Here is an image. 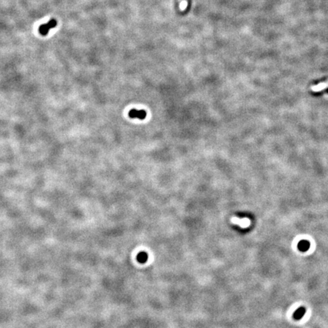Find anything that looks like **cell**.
I'll return each mask as SVG.
<instances>
[{"mask_svg": "<svg viewBox=\"0 0 328 328\" xmlns=\"http://www.w3.org/2000/svg\"><path fill=\"white\" fill-rule=\"evenodd\" d=\"M56 24H57V22H56V20L52 19L48 23H46V24H43V25H41L40 27L39 28L40 33L42 35L45 36L48 34V33H49V30H50L51 28H53L56 27Z\"/></svg>", "mask_w": 328, "mask_h": 328, "instance_id": "obj_1", "label": "cell"}, {"mask_svg": "<svg viewBox=\"0 0 328 328\" xmlns=\"http://www.w3.org/2000/svg\"><path fill=\"white\" fill-rule=\"evenodd\" d=\"M147 112L145 110H138V109H133L129 112V117L132 119H138L141 120H143L146 118Z\"/></svg>", "mask_w": 328, "mask_h": 328, "instance_id": "obj_2", "label": "cell"}, {"mask_svg": "<svg viewBox=\"0 0 328 328\" xmlns=\"http://www.w3.org/2000/svg\"><path fill=\"white\" fill-rule=\"evenodd\" d=\"M310 248V243L307 240H301L298 244V248L301 251H307Z\"/></svg>", "mask_w": 328, "mask_h": 328, "instance_id": "obj_3", "label": "cell"}, {"mask_svg": "<svg viewBox=\"0 0 328 328\" xmlns=\"http://www.w3.org/2000/svg\"><path fill=\"white\" fill-rule=\"evenodd\" d=\"M305 311H306V310L304 307L299 308V309H298L296 311H295L294 314H293V317H294L296 320H300L302 318L303 316L305 315Z\"/></svg>", "mask_w": 328, "mask_h": 328, "instance_id": "obj_4", "label": "cell"}, {"mask_svg": "<svg viewBox=\"0 0 328 328\" xmlns=\"http://www.w3.org/2000/svg\"><path fill=\"white\" fill-rule=\"evenodd\" d=\"M232 222H233V223H236V224L240 225V226H242V227H246L250 223L249 220H247V219L240 220V219L238 218H233V220H232Z\"/></svg>", "mask_w": 328, "mask_h": 328, "instance_id": "obj_5", "label": "cell"}, {"mask_svg": "<svg viewBox=\"0 0 328 328\" xmlns=\"http://www.w3.org/2000/svg\"><path fill=\"white\" fill-rule=\"evenodd\" d=\"M147 259H148V254H147L146 252H145V251L140 252L137 256V261L140 263H142V264H143V263L147 262Z\"/></svg>", "mask_w": 328, "mask_h": 328, "instance_id": "obj_6", "label": "cell"}, {"mask_svg": "<svg viewBox=\"0 0 328 328\" xmlns=\"http://www.w3.org/2000/svg\"><path fill=\"white\" fill-rule=\"evenodd\" d=\"M327 93H328V88H327Z\"/></svg>", "mask_w": 328, "mask_h": 328, "instance_id": "obj_7", "label": "cell"}]
</instances>
